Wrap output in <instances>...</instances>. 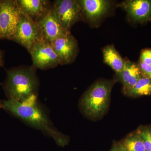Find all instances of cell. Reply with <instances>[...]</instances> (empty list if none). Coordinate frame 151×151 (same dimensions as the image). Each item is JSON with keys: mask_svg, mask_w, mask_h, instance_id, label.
Returning a JSON list of instances; mask_svg holds the SVG:
<instances>
[{"mask_svg": "<svg viewBox=\"0 0 151 151\" xmlns=\"http://www.w3.org/2000/svg\"><path fill=\"white\" fill-rule=\"evenodd\" d=\"M103 53L104 62L116 73L121 72L124 69L126 60L122 58L113 45L105 47L103 49Z\"/></svg>", "mask_w": 151, "mask_h": 151, "instance_id": "cell-14", "label": "cell"}, {"mask_svg": "<svg viewBox=\"0 0 151 151\" xmlns=\"http://www.w3.org/2000/svg\"><path fill=\"white\" fill-rule=\"evenodd\" d=\"M42 40V30L37 22L21 13L11 40L21 45L29 52L35 44Z\"/></svg>", "mask_w": 151, "mask_h": 151, "instance_id": "cell-4", "label": "cell"}, {"mask_svg": "<svg viewBox=\"0 0 151 151\" xmlns=\"http://www.w3.org/2000/svg\"><path fill=\"white\" fill-rule=\"evenodd\" d=\"M110 151H124L120 143H115Z\"/></svg>", "mask_w": 151, "mask_h": 151, "instance_id": "cell-20", "label": "cell"}, {"mask_svg": "<svg viewBox=\"0 0 151 151\" xmlns=\"http://www.w3.org/2000/svg\"><path fill=\"white\" fill-rule=\"evenodd\" d=\"M124 151H146L139 132L131 134L120 142Z\"/></svg>", "mask_w": 151, "mask_h": 151, "instance_id": "cell-15", "label": "cell"}, {"mask_svg": "<svg viewBox=\"0 0 151 151\" xmlns=\"http://www.w3.org/2000/svg\"><path fill=\"white\" fill-rule=\"evenodd\" d=\"M83 20L91 24L97 23L108 13L111 2L106 0H78Z\"/></svg>", "mask_w": 151, "mask_h": 151, "instance_id": "cell-9", "label": "cell"}, {"mask_svg": "<svg viewBox=\"0 0 151 151\" xmlns=\"http://www.w3.org/2000/svg\"><path fill=\"white\" fill-rule=\"evenodd\" d=\"M52 8L63 28L67 32H70L75 23L83 20L81 8L76 0H56Z\"/></svg>", "mask_w": 151, "mask_h": 151, "instance_id": "cell-6", "label": "cell"}, {"mask_svg": "<svg viewBox=\"0 0 151 151\" xmlns=\"http://www.w3.org/2000/svg\"><path fill=\"white\" fill-rule=\"evenodd\" d=\"M31 55L33 66L41 70H47L60 64L57 55L51 44L44 40L35 44L29 51Z\"/></svg>", "mask_w": 151, "mask_h": 151, "instance_id": "cell-7", "label": "cell"}, {"mask_svg": "<svg viewBox=\"0 0 151 151\" xmlns=\"http://www.w3.org/2000/svg\"><path fill=\"white\" fill-rule=\"evenodd\" d=\"M4 109V106H3V103L1 101H0V109Z\"/></svg>", "mask_w": 151, "mask_h": 151, "instance_id": "cell-22", "label": "cell"}, {"mask_svg": "<svg viewBox=\"0 0 151 151\" xmlns=\"http://www.w3.org/2000/svg\"><path fill=\"white\" fill-rule=\"evenodd\" d=\"M4 60L2 52L0 50V67H2L4 65Z\"/></svg>", "mask_w": 151, "mask_h": 151, "instance_id": "cell-21", "label": "cell"}, {"mask_svg": "<svg viewBox=\"0 0 151 151\" xmlns=\"http://www.w3.org/2000/svg\"><path fill=\"white\" fill-rule=\"evenodd\" d=\"M119 6L136 22L143 23L151 20V0H127Z\"/></svg>", "mask_w": 151, "mask_h": 151, "instance_id": "cell-11", "label": "cell"}, {"mask_svg": "<svg viewBox=\"0 0 151 151\" xmlns=\"http://www.w3.org/2000/svg\"><path fill=\"white\" fill-rule=\"evenodd\" d=\"M125 94L131 97L151 95V78L143 75L134 86Z\"/></svg>", "mask_w": 151, "mask_h": 151, "instance_id": "cell-16", "label": "cell"}, {"mask_svg": "<svg viewBox=\"0 0 151 151\" xmlns=\"http://www.w3.org/2000/svg\"><path fill=\"white\" fill-rule=\"evenodd\" d=\"M138 64L143 75L151 78V65L140 60Z\"/></svg>", "mask_w": 151, "mask_h": 151, "instance_id": "cell-18", "label": "cell"}, {"mask_svg": "<svg viewBox=\"0 0 151 151\" xmlns=\"http://www.w3.org/2000/svg\"><path fill=\"white\" fill-rule=\"evenodd\" d=\"M40 81L34 66L22 65L8 70L3 88L8 100L20 102L37 98Z\"/></svg>", "mask_w": 151, "mask_h": 151, "instance_id": "cell-2", "label": "cell"}, {"mask_svg": "<svg viewBox=\"0 0 151 151\" xmlns=\"http://www.w3.org/2000/svg\"><path fill=\"white\" fill-rule=\"evenodd\" d=\"M36 22L41 28L44 40L50 43L59 37L69 32L63 28L52 6Z\"/></svg>", "mask_w": 151, "mask_h": 151, "instance_id": "cell-10", "label": "cell"}, {"mask_svg": "<svg viewBox=\"0 0 151 151\" xmlns=\"http://www.w3.org/2000/svg\"><path fill=\"white\" fill-rule=\"evenodd\" d=\"M19 10L34 21L40 18L52 6L50 1L46 0H16Z\"/></svg>", "mask_w": 151, "mask_h": 151, "instance_id": "cell-12", "label": "cell"}, {"mask_svg": "<svg viewBox=\"0 0 151 151\" xmlns=\"http://www.w3.org/2000/svg\"><path fill=\"white\" fill-rule=\"evenodd\" d=\"M51 46L61 65H67L75 61L79 52L77 40L68 32L53 40Z\"/></svg>", "mask_w": 151, "mask_h": 151, "instance_id": "cell-8", "label": "cell"}, {"mask_svg": "<svg viewBox=\"0 0 151 151\" xmlns=\"http://www.w3.org/2000/svg\"><path fill=\"white\" fill-rule=\"evenodd\" d=\"M114 82L100 80L94 83L80 98L79 106L84 116L91 119H99L108 111Z\"/></svg>", "mask_w": 151, "mask_h": 151, "instance_id": "cell-3", "label": "cell"}, {"mask_svg": "<svg viewBox=\"0 0 151 151\" xmlns=\"http://www.w3.org/2000/svg\"><path fill=\"white\" fill-rule=\"evenodd\" d=\"M143 75L138 64L127 60L124 69L116 73L117 79L123 84L125 93L132 89Z\"/></svg>", "mask_w": 151, "mask_h": 151, "instance_id": "cell-13", "label": "cell"}, {"mask_svg": "<svg viewBox=\"0 0 151 151\" xmlns=\"http://www.w3.org/2000/svg\"><path fill=\"white\" fill-rule=\"evenodd\" d=\"M4 110L24 124L51 137L59 147H64L69 142V137L55 127L43 105L33 98L24 102L6 100L1 101Z\"/></svg>", "mask_w": 151, "mask_h": 151, "instance_id": "cell-1", "label": "cell"}, {"mask_svg": "<svg viewBox=\"0 0 151 151\" xmlns=\"http://www.w3.org/2000/svg\"><path fill=\"white\" fill-rule=\"evenodd\" d=\"M21 13L16 0H0V39L11 40Z\"/></svg>", "mask_w": 151, "mask_h": 151, "instance_id": "cell-5", "label": "cell"}, {"mask_svg": "<svg viewBox=\"0 0 151 151\" xmlns=\"http://www.w3.org/2000/svg\"><path fill=\"white\" fill-rule=\"evenodd\" d=\"M138 131L142 139L146 151H151V128L144 127Z\"/></svg>", "mask_w": 151, "mask_h": 151, "instance_id": "cell-17", "label": "cell"}, {"mask_svg": "<svg viewBox=\"0 0 151 151\" xmlns=\"http://www.w3.org/2000/svg\"><path fill=\"white\" fill-rule=\"evenodd\" d=\"M140 61L151 65V49H145L142 52Z\"/></svg>", "mask_w": 151, "mask_h": 151, "instance_id": "cell-19", "label": "cell"}]
</instances>
